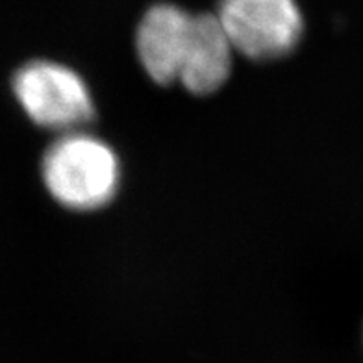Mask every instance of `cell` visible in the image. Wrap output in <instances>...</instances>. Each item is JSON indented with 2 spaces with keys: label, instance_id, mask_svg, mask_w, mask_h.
Masks as SVG:
<instances>
[{
  "label": "cell",
  "instance_id": "cell-1",
  "mask_svg": "<svg viewBox=\"0 0 363 363\" xmlns=\"http://www.w3.org/2000/svg\"><path fill=\"white\" fill-rule=\"evenodd\" d=\"M41 177L57 204L78 211L96 210L119 189V158L102 139L77 130L48 145Z\"/></svg>",
  "mask_w": 363,
  "mask_h": 363
},
{
  "label": "cell",
  "instance_id": "cell-2",
  "mask_svg": "<svg viewBox=\"0 0 363 363\" xmlns=\"http://www.w3.org/2000/svg\"><path fill=\"white\" fill-rule=\"evenodd\" d=\"M11 91L34 125L60 135L77 132L93 117L89 87L63 63L50 60L24 63L11 78Z\"/></svg>",
  "mask_w": 363,
  "mask_h": 363
},
{
  "label": "cell",
  "instance_id": "cell-3",
  "mask_svg": "<svg viewBox=\"0 0 363 363\" xmlns=\"http://www.w3.org/2000/svg\"><path fill=\"white\" fill-rule=\"evenodd\" d=\"M216 15L235 52L254 62L287 56L304 32L296 0H219Z\"/></svg>",
  "mask_w": 363,
  "mask_h": 363
},
{
  "label": "cell",
  "instance_id": "cell-4",
  "mask_svg": "<svg viewBox=\"0 0 363 363\" xmlns=\"http://www.w3.org/2000/svg\"><path fill=\"white\" fill-rule=\"evenodd\" d=\"M196 13L180 6L154 4L139 21L135 48L139 62L154 82L169 86L180 82L195 35Z\"/></svg>",
  "mask_w": 363,
  "mask_h": 363
},
{
  "label": "cell",
  "instance_id": "cell-5",
  "mask_svg": "<svg viewBox=\"0 0 363 363\" xmlns=\"http://www.w3.org/2000/svg\"><path fill=\"white\" fill-rule=\"evenodd\" d=\"M234 52L217 15L196 13L195 35L180 82L193 95H210L228 80Z\"/></svg>",
  "mask_w": 363,
  "mask_h": 363
}]
</instances>
